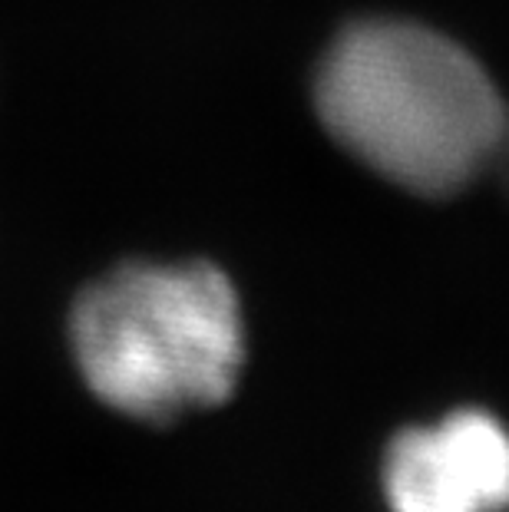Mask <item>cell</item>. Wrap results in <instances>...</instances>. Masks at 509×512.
Returning a JSON list of instances; mask_svg holds the SVG:
<instances>
[{"label":"cell","mask_w":509,"mask_h":512,"mask_svg":"<svg viewBox=\"0 0 509 512\" xmlns=\"http://www.w3.org/2000/svg\"><path fill=\"white\" fill-rule=\"evenodd\" d=\"M324 129L377 176L453 195L496 159L509 126L463 47L407 20H364L334 40L314 83Z\"/></svg>","instance_id":"1"},{"label":"cell","mask_w":509,"mask_h":512,"mask_svg":"<svg viewBox=\"0 0 509 512\" xmlns=\"http://www.w3.org/2000/svg\"><path fill=\"white\" fill-rule=\"evenodd\" d=\"M83 384L123 417L172 423L238 387L245 321L235 285L212 261H123L70 308Z\"/></svg>","instance_id":"2"},{"label":"cell","mask_w":509,"mask_h":512,"mask_svg":"<svg viewBox=\"0 0 509 512\" xmlns=\"http://www.w3.org/2000/svg\"><path fill=\"white\" fill-rule=\"evenodd\" d=\"M381 489L391 512H509V427L463 407L387 443Z\"/></svg>","instance_id":"3"}]
</instances>
